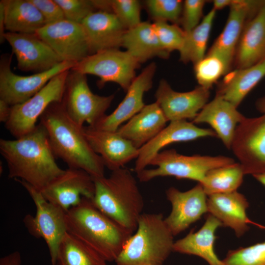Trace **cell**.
<instances>
[{"label":"cell","instance_id":"cell-29","mask_svg":"<svg viewBox=\"0 0 265 265\" xmlns=\"http://www.w3.org/2000/svg\"><path fill=\"white\" fill-rule=\"evenodd\" d=\"M265 77V58L259 63L229 74L219 85L216 96L231 103L236 107Z\"/></svg>","mask_w":265,"mask_h":265},{"label":"cell","instance_id":"cell-14","mask_svg":"<svg viewBox=\"0 0 265 265\" xmlns=\"http://www.w3.org/2000/svg\"><path fill=\"white\" fill-rule=\"evenodd\" d=\"M264 0H233L224 29L207 55L220 59L229 71L237 47L247 21L258 11Z\"/></svg>","mask_w":265,"mask_h":265},{"label":"cell","instance_id":"cell-30","mask_svg":"<svg viewBox=\"0 0 265 265\" xmlns=\"http://www.w3.org/2000/svg\"><path fill=\"white\" fill-rule=\"evenodd\" d=\"M7 32L35 33L46 25L45 20L30 0H2Z\"/></svg>","mask_w":265,"mask_h":265},{"label":"cell","instance_id":"cell-10","mask_svg":"<svg viewBox=\"0 0 265 265\" xmlns=\"http://www.w3.org/2000/svg\"><path fill=\"white\" fill-rule=\"evenodd\" d=\"M140 63L127 51L119 49L101 51L90 54L71 69L84 75L98 77L100 88L108 82L118 84L126 92L135 78Z\"/></svg>","mask_w":265,"mask_h":265},{"label":"cell","instance_id":"cell-12","mask_svg":"<svg viewBox=\"0 0 265 265\" xmlns=\"http://www.w3.org/2000/svg\"><path fill=\"white\" fill-rule=\"evenodd\" d=\"M230 149L245 175L265 173V114L245 117L237 127Z\"/></svg>","mask_w":265,"mask_h":265},{"label":"cell","instance_id":"cell-18","mask_svg":"<svg viewBox=\"0 0 265 265\" xmlns=\"http://www.w3.org/2000/svg\"><path fill=\"white\" fill-rule=\"evenodd\" d=\"M209 89L198 86L187 92L174 90L164 79L161 80L155 92L156 102L161 109L167 121L195 118L207 104Z\"/></svg>","mask_w":265,"mask_h":265},{"label":"cell","instance_id":"cell-33","mask_svg":"<svg viewBox=\"0 0 265 265\" xmlns=\"http://www.w3.org/2000/svg\"><path fill=\"white\" fill-rule=\"evenodd\" d=\"M244 175L240 164L234 162L211 170L199 183L207 196L230 192L237 191Z\"/></svg>","mask_w":265,"mask_h":265},{"label":"cell","instance_id":"cell-1","mask_svg":"<svg viewBox=\"0 0 265 265\" xmlns=\"http://www.w3.org/2000/svg\"><path fill=\"white\" fill-rule=\"evenodd\" d=\"M0 153L7 162L9 178L23 181L39 191L64 171L56 162L48 134L40 123L14 140L0 139Z\"/></svg>","mask_w":265,"mask_h":265},{"label":"cell","instance_id":"cell-41","mask_svg":"<svg viewBox=\"0 0 265 265\" xmlns=\"http://www.w3.org/2000/svg\"><path fill=\"white\" fill-rule=\"evenodd\" d=\"M43 16L46 24L65 19L63 12L55 0H30Z\"/></svg>","mask_w":265,"mask_h":265},{"label":"cell","instance_id":"cell-21","mask_svg":"<svg viewBox=\"0 0 265 265\" xmlns=\"http://www.w3.org/2000/svg\"><path fill=\"white\" fill-rule=\"evenodd\" d=\"M207 136L217 137L213 130L199 128L186 120L171 121L157 135L139 149L134 170L137 174L146 169L153 158L166 146Z\"/></svg>","mask_w":265,"mask_h":265},{"label":"cell","instance_id":"cell-6","mask_svg":"<svg viewBox=\"0 0 265 265\" xmlns=\"http://www.w3.org/2000/svg\"><path fill=\"white\" fill-rule=\"evenodd\" d=\"M235 162L223 156H186L175 149L161 151L151 160L155 168L145 169L137 174L140 182H146L159 177L172 176L201 183L206 174L213 169Z\"/></svg>","mask_w":265,"mask_h":265},{"label":"cell","instance_id":"cell-4","mask_svg":"<svg viewBox=\"0 0 265 265\" xmlns=\"http://www.w3.org/2000/svg\"><path fill=\"white\" fill-rule=\"evenodd\" d=\"M93 203L105 214L133 233L144 207L137 181L129 169L112 171L108 177L93 179Z\"/></svg>","mask_w":265,"mask_h":265},{"label":"cell","instance_id":"cell-34","mask_svg":"<svg viewBox=\"0 0 265 265\" xmlns=\"http://www.w3.org/2000/svg\"><path fill=\"white\" fill-rule=\"evenodd\" d=\"M196 79L199 85L210 89L228 71L224 63L218 58L206 55L200 61L194 64Z\"/></svg>","mask_w":265,"mask_h":265},{"label":"cell","instance_id":"cell-11","mask_svg":"<svg viewBox=\"0 0 265 265\" xmlns=\"http://www.w3.org/2000/svg\"><path fill=\"white\" fill-rule=\"evenodd\" d=\"M11 56L1 58L0 64V99L10 106L32 97L54 76L72 69L76 63L62 61L52 69L29 76H20L11 69Z\"/></svg>","mask_w":265,"mask_h":265},{"label":"cell","instance_id":"cell-36","mask_svg":"<svg viewBox=\"0 0 265 265\" xmlns=\"http://www.w3.org/2000/svg\"><path fill=\"white\" fill-rule=\"evenodd\" d=\"M147 9L155 21H170L180 23L183 2L179 0H148L145 2Z\"/></svg>","mask_w":265,"mask_h":265},{"label":"cell","instance_id":"cell-9","mask_svg":"<svg viewBox=\"0 0 265 265\" xmlns=\"http://www.w3.org/2000/svg\"><path fill=\"white\" fill-rule=\"evenodd\" d=\"M69 70L53 78L39 91L27 101L11 106L5 127L15 138L33 130L37 120L53 103L62 102Z\"/></svg>","mask_w":265,"mask_h":265},{"label":"cell","instance_id":"cell-44","mask_svg":"<svg viewBox=\"0 0 265 265\" xmlns=\"http://www.w3.org/2000/svg\"><path fill=\"white\" fill-rule=\"evenodd\" d=\"M5 13L4 4L2 0L0 1V41L3 42L5 40L4 38L5 33Z\"/></svg>","mask_w":265,"mask_h":265},{"label":"cell","instance_id":"cell-40","mask_svg":"<svg viewBox=\"0 0 265 265\" xmlns=\"http://www.w3.org/2000/svg\"><path fill=\"white\" fill-rule=\"evenodd\" d=\"M206 2L204 0H186L183 2L180 23L185 32L191 31L200 24Z\"/></svg>","mask_w":265,"mask_h":265},{"label":"cell","instance_id":"cell-38","mask_svg":"<svg viewBox=\"0 0 265 265\" xmlns=\"http://www.w3.org/2000/svg\"><path fill=\"white\" fill-rule=\"evenodd\" d=\"M112 12L127 29L135 27L141 21V5L137 0H111Z\"/></svg>","mask_w":265,"mask_h":265},{"label":"cell","instance_id":"cell-45","mask_svg":"<svg viewBox=\"0 0 265 265\" xmlns=\"http://www.w3.org/2000/svg\"><path fill=\"white\" fill-rule=\"evenodd\" d=\"M233 0H213V9L216 11L221 10L226 6H230Z\"/></svg>","mask_w":265,"mask_h":265},{"label":"cell","instance_id":"cell-28","mask_svg":"<svg viewBox=\"0 0 265 265\" xmlns=\"http://www.w3.org/2000/svg\"><path fill=\"white\" fill-rule=\"evenodd\" d=\"M122 47L139 63L155 57L167 58L170 54L162 47L153 23L148 22L127 29Z\"/></svg>","mask_w":265,"mask_h":265},{"label":"cell","instance_id":"cell-31","mask_svg":"<svg viewBox=\"0 0 265 265\" xmlns=\"http://www.w3.org/2000/svg\"><path fill=\"white\" fill-rule=\"evenodd\" d=\"M106 262L94 249L67 232L59 245L55 265H106Z\"/></svg>","mask_w":265,"mask_h":265},{"label":"cell","instance_id":"cell-7","mask_svg":"<svg viewBox=\"0 0 265 265\" xmlns=\"http://www.w3.org/2000/svg\"><path fill=\"white\" fill-rule=\"evenodd\" d=\"M68 76L62 105L68 116L77 124L83 127L96 126L106 115L114 95L100 96L93 93L86 75L75 71Z\"/></svg>","mask_w":265,"mask_h":265},{"label":"cell","instance_id":"cell-5","mask_svg":"<svg viewBox=\"0 0 265 265\" xmlns=\"http://www.w3.org/2000/svg\"><path fill=\"white\" fill-rule=\"evenodd\" d=\"M174 236L161 213H142L117 265H163L173 251Z\"/></svg>","mask_w":265,"mask_h":265},{"label":"cell","instance_id":"cell-37","mask_svg":"<svg viewBox=\"0 0 265 265\" xmlns=\"http://www.w3.org/2000/svg\"><path fill=\"white\" fill-rule=\"evenodd\" d=\"M153 26L162 47L168 53L182 48L186 32L177 24L167 22L155 21Z\"/></svg>","mask_w":265,"mask_h":265},{"label":"cell","instance_id":"cell-47","mask_svg":"<svg viewBox=\"0 0 265 265\" xmlns=\"http://www.w3.org/2000/svg\"><path fill=\"white\" fill-rule=\"evenodd\" d=\"M258 182L265 186V173L253 176Z\"/></svg>","mask_w":265,"mask_h":265},{"label":"cell","instance_id":"cell-25","mask_svg":"<svg viewBox=\"0 0 265 265\" xmlns=\"http://www.w3.org/2000/svg\"><path fill=\"white\" fill-rule=\"evenodd\" d=\"M245 117L231 103L215 96L204 106L192 122L210 125L226 147L230 149L237 127Z\"/></svg>","mask_w":265,"mask_h":265},{"label":"cell","instance_id":"cell-42","mask_svg":"<svg viewBox=\"0 0 265 265\" xmlns=\"http://www.w3.org/2000/svg\"><path fill=\"white\" fill-rule=\"evenodd\" d=\"M22 259L20 252H13L0 259V265H21Z\"/></svg>","mask_w":265,"mask_h":265},{"label":"cell","instance_id":"cell-13","mask_svg":"<svg viewBox=\"0 0 265 265\" xmlns=\"http://www.w3.org/2000/svg\"><path fill=\"white\" fill-rule=\"evenodd\" d=\"M63 61L78 63L90 54L81 24L66 19L46 24L35 33Z\"/></svg>","mask_w":265,"mask_h":265},{"label":"cell","instance_id":"cell-35","mask_svg":"<svg viewBox=\"0 0 265 265\" xmlns=\"http://www.w3.org/2000/svg\"><path fill=\"white\" fill-rule=\"evenodd\" d=\"M224 265H265V241L229 251Z\"/></svg>","mask_w":265,"mask_h":265},{"label":"cell","instance_id":"cell-43","mask_svg":"<svg viewBox=\"0 0 265 265\" xmlns=\"http://www.w3.org/2000/svg\"><path fill=\"white\" fill-rule=\"evenodd\" d=\"M11 106L7 103L0 99V121L5 123L8 119L11 111Z\"/></svg>","mask_w":265,"mask_h":265},{"label":"cell","instance_id":"cell-16","mask_svg":"<svg viewBox=\"0 0 265 265\" xmlns=\"http://www.w3.org/2000/svg\"><path fill=\"white\" fill-rule=\"evenodd\" d=\"M4 38L16 56L17 67L22 71L40 73L63 61L36 33L6 32Z\"/></svg>","mask_w":265,"mask_h":265},{"label":"cell","instance_id":"cell-19","mask_svg":"<svg viewBox=\"0 0 265 265\" xmlns=\"http://www.w3.org/2000/svg\"><path fill=\"white\" fill-rule=\"evenodd\" d=\"M156 71L155 63L152 62L147 65L132 81L125 97L115 109L110 114L106 115L92 128L117 131L121 125L138 113L145 106L144 95L153 86Z\"/></svg>","mask_w":265,"mask_h":265},{"label":"cell","instance_id":"cell-46","mask_svg":"<svg viewBox=\"0 0 265 265\" xmlns=\"http://www.w3.org/2000/svg\"><path fill=\"white\" fill-rule=\"evenodd\" d=\"M257 109L263 114H265V96L259 98L256 102Z\"/></svg>","mask_w":265,"mask_h":265},{"label":"cell","instance_id":"cell-22","mask_svg":"<svg viewBox=\"0 0 265 265\" xmlns=\"http://www.w3.org/2000/svg\"><path fill=\"white\" fill-rule=\"evenodd\" d=\"M81 24L87 38L90 54L122 47L127 29L112 12H93Z\"/></svg>","mask_w":265,"mask_h":265},{"label":"cell","instance_id":"cell-17","mask_svg":"<svg viewBox=\"0 0 265 265\" xmlns=\"http://www.w3.org/2000/svg\"><path fill=\"white\" fill-rule=\"evenodd\" d=\"M166 196L172 209L164 220L174 236L186 230L208 212V196L200 183L186 191L170 187L166 191Z\"/></svg>","mask_w":265,"mask_h":265},{"label":"cell","instance_id":"cell-26","mask_svg":"<svg viewBox=\"0 0 265 265\" xmlns=\"http://www.w3.org/2000/svg\"><path fill=\"white\" fill-rule=\"evenodd\" d=\"M167 120L157 102L145 105L117 132L139 149L157 135Z\"/></svg>","mask_w":265,"mask_h":265},{"label":"cell","instance_id":"cell-39","mask_svg":"<svg viewBox=\"0 0 265 265\" xmlns=\"http://www.w3.org/2000/svg\"><path fill=\"white\" fill-rule=\"evenodd\" d=\"M61 8L65 19L81 24L91 13L98 11L95 0H55Z\"/></svg>","mask_w":265,"mask_h":265},{"label":"cell","instance_id":"cell-24","mask_svg":"<svg viewBox=\"0 0 265 265\" xmlns=\"http://www.w3.org/2000/svg\"><path fill=\"white\" fill-rule=\"evenodd\" d=\"M265 58V0L245 24L234 58L238 69L252 66Z\"/></svg>","mask_w":265,"mask_h":265},{"label":"cell","instance_id":"cell-23","mask_svg":"<svg viewBox=\"0 0 265 265\" xmlns=\"http://www.w3.org/2000/svg\"><path fill=\"white\" fill-rule=\"evenodd\" d=\"M207 207L208 212L222 226L233 229L237 237L243 236L249 229L250 220L246 213L249 202L237 191L208 196Z\"/></svg>","mask_w":265,"mask_h":265},{"label":"cell","instance_id":"cell-32","mask_svg":"<svg viewBox=\"0 0 265 265\" xmlns=\"http://www.w3.org/2000/svg\"><path fill=\"white\" fill-rule=\"evenodd\" d=\"M216 10L212 9L193 30L186 32L183 46L179 51L180 60L196 64L205 56L207 45Z\"/></svg>","mask_w":265,"mask_h":265},{"label":"cell","instance_id":"cell-15","mask_svg":"<svg viewBox=\"0 0 265 265\" xmlns=\"http://www.w3.org/2000/svg\"><path fill=\"white\" fill-rule=\"evenodd\" d=\"M40 192L47 201L66 212L79 204L83 197L92 199L95 185L93 178L86 172L68 168Z\"/></svg>","mask_w":265,"mask_h":265},{"label":"cell","instance_id":"cell-20","mask_svg":"<svg viewBox=\"0 0 265 265\" xmlns=\"http://www.w3.org/2000/svg\"><path fill=\"white\" fill-rule=\"evenodd\" d=\"M83 131L92 149L101 157L105 167L111 171L124 167L138 157L139 149L117 131L89 126H83Z\"/></svg>","mask_w":265,"mask_h":265},{"label":"cell","instance_id":"cell-27","mask_svg":"<svg viewBox=\"0 0 265 265\" xmlns=\"http://www.w3.org/2000/svg\"><path fill=\"white\" fill-rule=\"evenodd\" d=\"M222 226L214 216L209 214L206 221L197 231H190L186 236L174 242L173 251L198 256L209 265H224L214 249L217 229Z\"/></svg>","mask_w":265,"mask_h":265},{"label":"cell","instance_id":"cell-8","mask_svg":"<svg viewBox=\"0 0 265 265\" xmlns=\"http://www.w3.org/2000/svg\"><path fill=\"white\" fill-rule=\"evenodd\" d=\"M26 190L36 207V214L26 215L23 220L29 233L43 238L50 253L52 265H55L58 246L67 232L66 212L47 201L40 191L29 184L16 180Z\"/></svg>","mask_w":265,"mask_h":265},{"label":"cell","instance_id":"cell-2","mask_svg":"<svg viewBox=\"0 0 265 265\" xmlns=\"http://www.w3.org/2000/svg\"><path fill=\"white\" fill-rule=\"evenodd\" d=\"M53 154L70 168L79 169L93 179L105 176V166L87 141L80 127L66 114L61 103L52 104L40 117Z\"/></svg>","mask_w":265,"mask_h":265},{"label":"cell","instance_id":"cell-3","mask_svg":"<svg viewBox=\"0 0 265 265\" xmlns=\"http://www.w3.org/2000/svg\"><path fill=\"white\" fill-rule=\"evenodd\" d=\"M67 232L88 245L106 262L115 261L132 233L83 197L65 214Z\"/></svg>","mask_w":265,"mask_h":265}]
</instances>
